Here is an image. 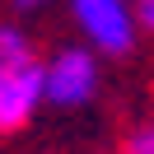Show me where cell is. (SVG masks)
<instances>
[{"label":"cell","instance_id":"1","mask_svg":"<svg viewBox=\"0 0 154 154\" xmlns=\"http://www.w3.org/2000/svg\"><path fill=\"white\" fill-rule=\"evenodd\" d=\"M70 23L79 28L84 47H94L107 61H126L140 38V14L131 0H66Z\"/></svg>","mask_w":154,"mask_h":154},{"label":"cell","instance_id":"2","mask_svg":"<svg viewBox=\"0 0 154 154\" xmlns=\"http://www.w3.org/2000/svg\"><path fill=\"white\" fill-rule=\"evenodd\" d=\"M47 107L51 112H79L103 94V61L94 47H56L47 61Z\"/></svg>","mask_w":154,"mask_h":154},{"label":"cell","instance_id":"3","mask_svg":"<svg viewBox=\"0 0 154 154\" xmlns=\"http://www.w3.org/2000/svg\"><path fill=\"white\" fill-rule=\"evenodd\" d=\"M47 107V70L42 61L0 70V131L14 135Z\"/></svg>","mask_w":154,"mask_h":154},{"label":"cell","instance_id":"4","mask_svg":"<svg viewBox=\"0 0 154 154\" xmlns=\"http://www.w3.org/2000/svg\"><path fill=\"white\" fill-rule=\"evenodd\" d=\"M33 56V38L19 28V23H5L0 28V70H10V66H28Z\"/></svg>","mask_w":154,"mask_h":154},{"label":"cell","instance_id":"5","mask_svg":"<svg viewBox=\"0 0 154 154\" xmlns=\"http://www.w3.org/2000/svg\"><path fill=\"white\" fill-rule=\"evenodd\" d=\"M122 154H154V117L135 122L131 131L122 135Z\"/></svg>","mask_w":154,"mask_h":154},{"label":"cell","instance_id":"6","mask_svg":"<svg viewBox=\"0 0 154 154\" xmlns=\"http://www.w3.org/2000/svg\"><path fill=\"white\" fill-rule=\"evenodd\" d=\"M135 14H140V28L154 33V0H135Z\"/></svg>","mask_w":154,"mask_h":154},{"label":"cell","instance_id":"7","mask_svg":"<svg viewBox=\"0 0 154 154\" xmlns=\"http://www.w3.org/2000/svg\"><path fill=\"white\" fill-rule=\"evenodd\" d=\"M10 5H14L19 14H38V10H51L56 0H10Z\"/></svg>","mask_w":154,"mask_h":154}]
</instances>
